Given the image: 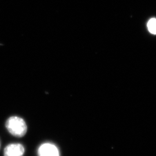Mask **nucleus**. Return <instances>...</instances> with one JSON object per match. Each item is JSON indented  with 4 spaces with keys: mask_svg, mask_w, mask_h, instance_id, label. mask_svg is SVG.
I'll return each mask as SVG.
<instances>
[{
    "mask_svg": "<svg viewBox=\"0 0 156 156\" xmlns=\"http://www.w3.org/2000/svg\"><path fill=\"white\" fill-rule=\"evenodd\" d=\"M24 151V147L22 145L20 144H11L5 148L4 156H23Z\"/></svg>",
    "mask_w": 156,
    "mask_h": 156,
    "instance_id": "3",
    "label": "nucleus"
},
{
    "mask_svg": "<svg viewBox=\"0 0 156 156\" xmlns=\"http://www.w3.org/2000/svg\"><path fill=\"white\" fill-rule=\"evenodd\" d=\"M5 125L6 128L9 133L16 137L24 136L27 131V124L21 117H10L6 120Z\"/></svg>",
    "mask_w": 156,
    "mask_h": 156,
    "instance_id": "1",
    "label": "nucleus"
},
{
    "mask_svg": "<svg viewBox=\"0 0 156 156\" xmlns=\"http://www.w3.org/2000/svg\"><path fill=\"white\" fill-rule=\"evenodd\" d=\"M147 27L149 31L151 33L153 34H156V19H151L148 24Z\"/></svg>",
    "mask_w": 156,
    "mask_h": 156,
    "instance_id": "4",
    "label": "nucleus"
},
{
    "mask_svg": "<svg viewBox=\"0 0 156 156\" xmlns=\"http://www.w3.org/2000/svg\"><path fill=\"white\" fill-rule=\"evenodd\" d=\"M39 156H60L59 151L56 146L50 143H45L39 146Z\"/></svg>",
    "mask_w": 156,
    "mask_h": 156,
    "instance_id": "2",
    "label": "nucleus"
}]
</instances>
